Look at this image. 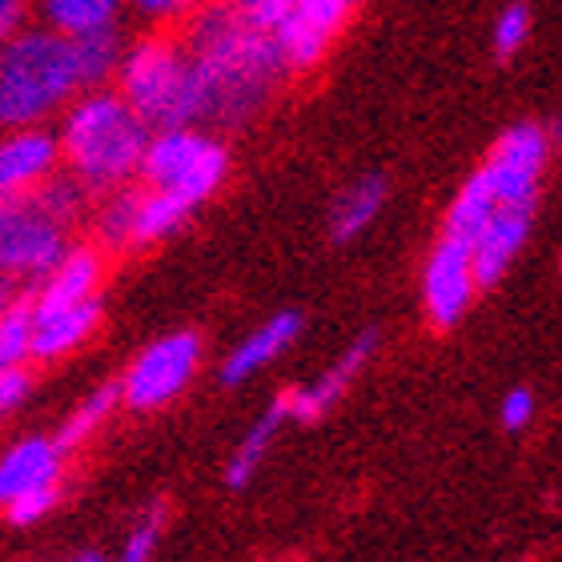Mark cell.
<instances>
[{
	"label": "cell",
	"instance_id": "obj_2",
	"mask_svg": "<svg viewBox=\"0 0 562 562\" xmlns=\"http://www.w3.org/2000/svg\"><path fill=\"white\" fill-rule=\"evenodd\" d=\"M149 125L137 109L113 89H89L65 113L60 125V157L85 189H117L140 169V153L149 145Z\"/></svg>",
	"mask_w": 562,
	"mask_h": 562
},
{
	"label": "cell",
	"instance_id": "obj_4",
	"mask_svg": "<svg viewBox=\"0 0 562 562\" xmlns=\"http://www.w3.org/2000/svg\"><path fill=\"white\" fill-rule=\"evenodd\" d=\"M117 93L140 113L149 130H173L201 121V89L186 45L169 36H145L117 65Z\"/></svg>",
	"mask_w": 562,
	"mask_h": 562
},
{
	"label": "cell",
	"instance_id": "obj_31",
	"mask_svg": "<svg viewBox=\"0 0 562 562\" xmlns=\"http://www.w3.org/2000/svg\"><path fill=\"white\" fill-rule=\"evenodd\" d=\"M498 418H503V426L510 434H522L535 422V394H530L527 386L510 390L503 398V406H498Z\"/></svg>",
	"mask_w": 562,
	"mask_h": 562
},
{
	"label": "cell",
	"instance_id": "obj_16",
	"mask_svg": "<svg viewBox=\"0 0 562 562\" xmlns=\"http://www.w3.org/2000/svg\"><path fill=\"white\" fill-rule=\"evenodd\" d=\"M60 458H65V450L57 446V438H24L12 446L9 454L0 458V510L29 491L57 486Z\"/></svg>",
	"mask_w": 562,
	"mask_h": 562
},
{
	"label": "cell",
	"instance_id": "obj_9",
	"mask_svg": "<svg viewBox=\"0 0 562 562\" xmlns=\"http://www.w3.org/2000/svg\"><path fill=\"white\" fill-rule=\"evenodd\" d=\"M474 290H479V281H474L470 246L454 241V237H438V246H434V254L426 258V270H422V305H426L430 326L454 329L467 317Z\"/></svg>",
	"mask_w": 562,
	"mask_h": 562
},
{
	"label": "cell",
	"instance_id": "obj_3",
	"mask_svg": "<svg viewBox=\"0 0 562 562\" xmlns=\"http://www.w3.org/2000/svg\"><path fill=\"white\" fill-rule=\"evenodd\" d=\"M81 89L72 36L36 24L0 45V130L41 125Z\"/></svg>",
	"mask_w": 562,
	"mask_h": 562
},
{
	"label": "cell",
	"instance_id": "obj_11",
	"mask_svg": "<svg viewBox=\"0 0 562 562\" xmlns=\"http://www.w3.org/2000/svg\"><path fill=\"white\" fill-rule=\"evenodd\" d=\"M60 140L41 125L9 130L0 140V198H24L57 173Z\"/></svg>",
	"mask_w": 562,
	"mask_h": 562
},
{
	"label": "cell",
	"instance_id": "obj_19",
	"mask_svg": "<svg viewBox=\"0 0 562 562\" xmlns=\"http://www.w3.org/2000/svg\"><path fill=\"white\" fill-rule=\"evenodd\" d=\"M193 210H198V201L189 198V193H181V189H153L149 186L137 201L133 246H153V241L177 234Z\"/></svg>",
	"mask_w": 562,
	"mask_h": 562
},
{
	"label": "cell",
	"instance_id": "obj_24",
	"mask_svg": "<svg viewBox=\"0 0 562 562\" xmlns=\"http://www.w3.org/2000/svg\"><path fill=\"white\" fill-rule=\"evenodd\" d=\"M121 406V382H109V386L93 390L89 398L77 406V411L69 414V418L60 422V430H57V446L69 454V450H77L81 442H89L101 426H105L109 418H113V411Z\"/></svg>",
	"mask_w": 562,
	"mask_h": 562
},
{
	"label": "cell",
	"instance_id": "obj_18",
	"mask_svg": "<svg viewBox=\"0 0 562 562\" xmlns=\"http://www.w3.org/2000/svg\"><path fill=\"white\" fill-rule=\"evenodd\" d=\"M386 205V181L382 177H362L353 181L338 201H334V213H329V234L338 246L362 237L370 225L378 222V213Z\"/></svg>",
	"mask_w": 562,
	"mask_h": 562
},
{
	"label": "cell",
	"instance_id": "obj_8",
	"mask_svg": "<svg viewBox=\"0 0 562 562\" xmlns=\"http://www.w3.org/2000/svg\"><path fill=\"white\" fill-rule=\"evenodd\" d=\"M547 161H551V133L535 121H522L494 140L482 173L491 181L498 205H535Z\"/></svg>",
	"mask_w": 562,
	"mask_h": 562
},
{
	"label": "cell",
	"instance_id": "obj_12",
	"mask_svg": "<svg viewBox=\"0 0 562 562\" xmlns=\"http://www.w3.org/2000/svg\"><path fill=\"white\" fill-rule=\"evenodd\" d=\"M530 217L535 205H498L494 217L482 225V234L470 246V261H474V281L479 290H491L506 278V270L515 266L530 237Z\"/></svg>",
	"mask_w": 562,
	"mask_h": 562
},
{
	"label": "cell",
	"instance_id": "obj_22",
	"mask_svg": "<svg viewBox=\"0 0 562 562\" xmlns=\"http://www.w3.org/2000/svg\"><path fill=\"white\" fill-rule=\"evenodd\" d=\"M121 4L125 0H36L41 21L65 36H81V33H93V29L117 24Z\"/></svg>",
	"mask_w": 562,
	"mask_h": 562
},
{
	"label": "cell",
	"instance_id": "obj_29",
	"mask_svg": "<svg viewBox=\"0 0 562 562\" xmlns=\"http://www.w3.org/2000/svg\"><path fill=\"white\" fill-rule=\"evenodd\" d=\"M53 506H57V486H41V491H29V494H21V498H12V503L4 506V515H9L12 527H33V522H41Z\"/></svg>",
	"mask_w": 562,
	"mask_h": 562
},
{
	"label": "cell",
	"instance_id": "obj_27",
	"mask_svg": "<svg viewBox=\"0 0 562 562\" xmlns=\"http://www.w3.org/2000/svg\"><path fill=\"white\" fill-rule=\"evenodd\" d=\"M530 41V9L522 0L506 4L494 21V57L510 60L515 53H522V45Z\"/></svg>",
	"mask_w": 562,
	"mask_h": 562
},
{
	"label": "cell",
	"instance_id": "obj_34",
	"mask_svg": "<svg viewBox=\"0 0 562 562\" xmlns=\"http://www.w3.org/2000/svg\"><path fill=\"white\" fill-rule=\"evenodd\" d=\"M16 302H21V297H16V290H12L9 278H4V281H0V314H9Z\"/></svg>",
	"mask_w": 562,
	"mask_h": 562
},
{
	"label": "cell",
	"instance_id": "obj_15",
	"mask_svg": "<svg viewBox=\"0 0 562 562\" xmlns=\"http://www.w3.org/2000/svg\"><path fill=\"white\" fill-rule=\"evenodd\" d=\"M297 334H302V314H293V310L273 314L270 322L254 329L246 341H237L234 353L222 362V382L225 386H241V382H249L254 374H261L266 366H273L281 353L290 350L293 341H297Z\"/></svg>",
	"mask_w": 562,
	"mask_h": 562
},
{
	"label": "cell",
	"instance_id": "obj_17",
	"mask_svg": "<svg viewBox=\"0 0 562 562\" xmlns=\"http://www.w3.org/2000/svg\"><path fill=\"white\" fill-rule=\"evenodd\" d=\"M101 273H105V261H101V249L97 246L65 249L57 266L45 273L41 290L33 293V310H60V305H77L85 297H97Z\"/></svg>",
	"mask_w": 562,
	"mask_h": 562
},
{
	"label": "cell",
	"instance_id": "obj_6",
	"mask_svg": "<svg viewBox=\"0 0 562 562\" xmlns=\"http://www.w3.org/2000/svg\"><path fill=\"white\" fill-rule=\"evenodd\" d=\"M65 222L33 198H0V278H41L65 254Z\"/></svg>",
	"mask_w": 562,
	"mask_h": 562
},
{
	"label": "cell",
	"instance_id": "obj_25",
	"mask_svg": "<svg viewBox=\"0 0 562 562\" xmlns=\"http://www.w3.org/2000/svg\"><path fill=\"white\" fill-rule=\"evenodd\" d=\"M137 189H121L117 198L101 210V222H97V234H101V246L109 249H130L133 246V225H137Z\"/></svg>",
	"mask_w": 562,
	"mask_h": 562
},
{
	"label": "cell",
	"instance_id": "obj_23",
	"mask_svg": "<svg viewBox=\"0 0 562 562\" xmlns=\"http://www.w3.org/2000/svg\"><path fill=\"white\" fill-rule=\"evenodd\" d=\"M72 53H77V69H81L85 89H101L109 77H117V65L125 57L121 29L109 24V29H93V33L72 36Z\"/></svg>",
	"mask_w": 562,
	"mask_h": 562
},
{
	"label": "cell",
	"instance_id": "obj_5",
	"mask_svg": "<svg viewBox=\"0 0 562 562\" xmlns=\"http://www.w3.org/2000/svg\"><path fill=\"white\" fill-rule=\"evenodd\" d=\"M225 169H229V153H225L222 140L201 137L193 125H173V130L149 133L137 173L145 177V186L181 189L201 205L217 193V186L225 181Z\"/></svg>",
	"mask_w": 562,
	"mask_h": 562
},
{
	"label": "cell",
	"instance_id": "obj_21",
	"mask_svg": "<svg viewBox=\"0 0 562 562\" xmlns=\"http://www.w3.org/2000/svg\"><path fill=\"white\" fill-rule=\"evenodd\" d=\"M285 418H290V406H285V394H281L270 411L249 426L246 438L237 442L234 458H229V467H225V482H229V491H246L249 482H254V474H258V467H261V458L270 454L273 434H278V426Z\"/></svg>",
	"mask_w": 562,
	"mask_h": 562
},
{
	"label": "cell",
	"instance_id": "obj_20",
	"mask_svg": "<svg viewBox=\"0 0 562 562\" xmlns=\"http://www.w3.org/2000/svg\"><path fill=\"white\" fill-rule=\"evenodd\" d=\"M494 210H498V198H494L486 173H474L467 186L458 189V198L450 201V210L442 217V237H454V241H467L474 246V237L482 234V225L491 222Z\"/></svg>",
	"mask_w": 562,
	"mask_h": 562
},
{
	"label": "cell",
	"instance_id": "obj_30",
	"mask_svg": "<svg viewBox=\"0 0 562 562\" xmlns=\"http://www.w3.org/2000/svg\"><path fill=\"white\" fill-rule=\"evenodd\" d=\"M234 4L254 29H261V33H278V24L285 21V12H290V0H234Z\"/></svg>",
	"mask_w": 562,
	"mask_h": 562
},
{
	"label": "cell",
	"instance_id": "obj_35",
	"mask_svg": "<svg viewBox=\"0 0 562 562\" xmlns=\"http://www.w3.org/2000/svg\"><path fill=\"white\" fill-rule=\"evenodd\" d=\"M559 270H562V258H559Z\"/></svg>",
	"mask_w": 562,
	"mask_h": 562
},
{
	"label": "cell",
	"instance_id": "obj_28",
	"mask_svg": "<svg viewBox=\"0 0 562 562\" xmlns=\"http://www.w3.org/2000/svg\"><path fill=\"white\" fill-rule=\"evenodd\" d=\"M165 539V506H149L145 515H140V522L130 530V539H125V547H121V559L125 562H145L157 554V547H161Z\"/></svg>",
	"mask_w": 562,
	"mask_h": 562
},
{
	"label": "cell",
	"instance_id": "obj_14",
	"mask_svg": "<svg viewBox=\"0 0 562 562\" xmlns=\"http://www.w3.org/2000/svg\"><path fill=\"white\" fill-rule=\"evenodd\" d=\"M97 322H101V302L85 297L77 305H60V310H33V329H29V358L41 362H57L65 353L93 338Z\"/></svg>",
	"mask_w": 562,
	"mask_h": 562
},
{
	"label": "cell",
	"instance_id": "obj_7",
	"mask_svg": "<svg viewBox=\"0 0 562 562\" xmlns=\"http://www.w3.org/2000/svg\"><path fill=\"white\" fill-rule=\"evenodd\" d=\"M201 366V338L193 329L165 334L137 353V362L121 378V402L130 411H161L193 382Z\"/></svg>",
	"mask_w": 562,
	"mask_h": 562
},
{
	"label": "cell",
	"instance_id": "obj_33",
	"mask_svg": "<svg viewBox=\"0 0 562 562\" xmlns=\"http://www.w3.org/2000/svg\"><path fill=\"white\" fill-rule=\"evenodd\" d=\"M24 16H29V0H0V45L21 33Z\"/></svg>",
	"mask_w": 562,
	"mask_h": 562
},
{
	"label": "cell",
	"instance_id": "obj_1",
	"mask_svg": "<svg viewBox=\"0 0 562 562\" xmlns=\"http://www.w3.org/2000/svg\"><path fill=\"white\" fill-rule=\"evenodd\" d=\"M189 65L201 89V121H246L285 72L278 36L261 33L237 4H213L189 24Z\"/></svg>",
	"mask_w": 562,
	"mask_h": 562
},
{
	"label": "cell",
	"instance_id": "obj_32",
	"mask_svg": "<svg viewBox=\"0 0 562 562\" xmlns=\"http://www.w3.org/2000/svg\"><path fill=\"white\" fill-rule=\"evenodd\" d=\"M140 16H153V21H169V16H181L189 12L198 0H130Z\"/></svg>",
	"mask_w": 562,
	"mask_h": 562
},
{
	"label": "cell",
	"instance_id": "obj_10",
	"mask_svg": "<svg viewBox=\"0 0 562 562\" xmlns=\"http://www.w3.org/2000/svg\"><path fill=\"white\" fill-rule=\"evenodd\" d=\"M358 0H290L285 21L278 24V48L285 57V69H314L326 57L329 45L346 29Z\"/></svg>",
	"mask_w": 562,
	"mask_h": 562
},
{
	"label": "cell",
	"instance_id": "obj_13",
	"mask_svg": "<svg viewBox=\"0 0 562 562\" xmlns=\"http://www.w3.org/2000/svg\"><path fill=\"white\" fill-rule=\"evenodd\" d=\"M378 350V329H366V334H358V341H353L350 350L341 353L338 362L329 366L326 374L314 378L310 386H297V390H285V406H290V418L302 422V426H310V422L326 418L329 406L346 394V390L358 382V374H362V366L374 358Z\"/></svg>",
	"mask_w": 562,
	"mask_h": 562
},
{
	"label": "cell",
	"instance_id": "obj_26",
	"mask_svg": "<svg viewBox=\"0 0 562 562\" xmlns=\"http://www.w3.org/2000/svg\"><path fill=\"white\" fill-rule=\"evenodd\" d=\"M29 329H33V302H16L0 314V374L29 358Z\"/></svg>",
	"mask_w": 562,
	"mask_h": 562
}]
</instances>
